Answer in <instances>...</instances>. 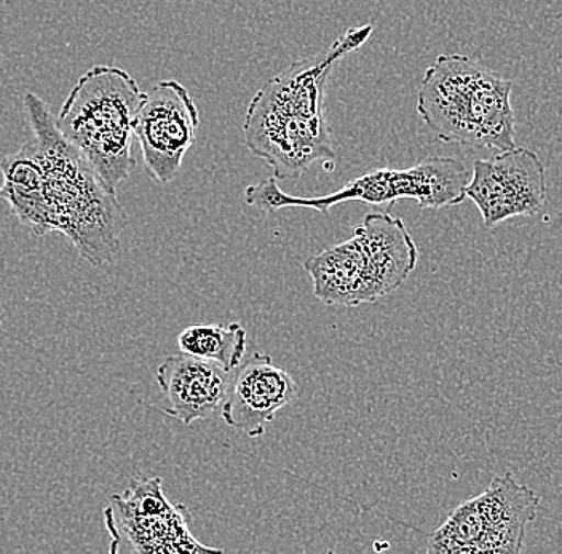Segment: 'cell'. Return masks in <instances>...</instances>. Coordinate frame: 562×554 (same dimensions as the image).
Listing matches in <instances>:
<instances>
[{"label":"cell","mask_w":562,"mask_h":554,"mask_svg":"<svg viewBox=\"0 0 562 554\" xmlns=\"http://www.w3.org/2000/svg\"><path fill=\"white\" fill-rule=\"evenodd\" d=\"M512 90V80L477 59L442 54L424 74L417 112L441 142L507 150L516 146Z\"/></svg>","instance_id":"obj_3"},{"label":"cell","mask_w":562,"mask_h":554,"mask_svg":"<svg viewBox=\"0 0 562 554\" xmlns=\"http://www.w3.org/2000/svg\"><path fill=\"white\" fill-rule=\"evenodd\" d=\"M539 497L507 472L495 476L481 496L460 504L428 539V553L515 554L537 518Z\"/></svg>","instance_id":"obj_7"},{"label":"cell","mask_w":562,"mask_h":554,"mask_svg":"<svg viewBox=\"0 0 562 554\" xmlns=\"http://www.w3.org/2000/svg\"><path fill=\"white\" fill-rule=\"evenodd\" d=\"M470 171L454 157H428L409 168H378L351 179L342 189L322 197H294L281 191L276 178L263 179L245 189L246 205L262 213L286 208H308L328 213L333 206L347 202L386 205L398 200H416L422 210H441L465 200L463 189Z\"/></svg>","instance_id":"obj_6"},{"label":"cell","mask_w":562,"mask_h":554,"mask_svg":"<svg viewBox=\"0 0 562 554\" xmlns=\"http://www.w3.org/2000/svg\"><path fill=\"white\" fill-rule=\"evenodd\" d=\"M105 524L112 536V553H117L123 543L128 545L126 550L136 553L221 552L193 539L189 532V513L182 505H176L171 513L161 517H126L109 507Z\"/></svg>","instance_id":"obj_12"},{"label":"cell","mask_w":562,"mask_h":554,"mask_svg":"<svg viewBox=\"0 0 562 554\" xmlns=\"http://www.w3.org/2000/svg\"><path fill=\"white\" fill-rule=\"evenodd\" d=\"M200 112L178 80H161L144 97L135 121V138L144 167L158 184H170L196 139Z\"/></svg>","instance_id":"obj_9"},{"label":"cell","mask_w":562,"mask_h":554,"mask_svg":"<svg viewBox=\"0 0 562 554\" xmlns=\"http://www.w3.org/2000/svg\"><path fill=\"white\" fill-rule=\"evenodd\" d=\"M24 109L33 138L16 152L0 156V197L38 237L65 234L91 264L112 262L126 226L117 194L66 142L44 100L26 93Z\"/></svg>","instance_id":"obj_1"},{"label":"cell","mask_w":562,"mask_h":554,"mask_svg":"<svg viewBox=\"0 0 562 554\" xmlns=\"http://www.w3.org/2000/svg\"><path fill=\"white\" fill-rule=\"evenodd\" d=\"M156 381L167 399L164 412L191 427L220 411L232 373L210 361L176 353L157 368Z\"/></svg>","instance_id":"obj_11"},{"label":"cell","mask_w":562,"mask_h":554,"mask_svg":"<svg viewBox=\"0 0 562 554\" xmlns=\"http://www.w3.org/2000/svg\"><path fill=\"white\" fill-rule=\"evenodd\" d=\"M417 261L419 250L402 217L368 213L350 240L311 256L304 269L319 303L358 307L395 293Z\"/></svg>","instance_id":"obj_5"},{"label":"cell","mask_w":562,"mask_h":554,"mask_svg":"<svg viewBox=\"0 0 562 554\" xmlns=\"http://www.w3.org/2000/svg\"><path fill=\"white\" fill-rule=\"evenodd\" d=\"M465 199L480 210L487 229L519 216H536L548 197L547 170L533 150L512 147L487 160H476L470 171Z\"/></svg>","instance_id":"obj_8"},{"label":"cell","mask_w":562,"mask_h":554,"mask_svg":"<svg viewBox=\"0 0 562 554\" xmlns=\"http://www.w3.org/2000/svg\"><path fill=\"white\" fill-rule=\"evenodd\" d=\"M246 329L240 323L231 325H192L178 336L181 353L217 364L234 373L246 353Z\"/></svg>","instance_id":"obj_13"},{"label":"cell","mask_w":562,"mask_h":554,"mask_svg":"<svg viewBox=\"0 0 562 554\" xmlns=\"http://www.w3.org/2000/svg\"><path fill=\"white\" fill-rule=\"evenodd\" d=\"M371 36V24L350 27L322 54L288 66L249 101L245 144L269 163L273 178L297 179L316 163L334 170L337 154L326 122V83L337 63L360 50Z\"/></svg>","instance_id":"obj_2"},{"label":"cell","mask_w":562,"mask_h":554,"mask_svg":"<svg viewBox=\"0 0 562 554\" xmlns=\"http://www.w3.org/2000/svg\"><path fill=\"white\" fill-rule=\"evenodd\" d=\"M144 97L132 74L98 65L79 77L55 118L66 142L114 194L135 168L132 146Z\"/></svg>","instance_id":"obj_4"},{"label":"cell","mask_w":562,"mask_h":554,"mask_svg":"<svg viewBox=\"0 0 562 554\" xmlns=\"http://www.w3.org/2000/svg\"><path fill=\"white\" fill-rule=\"evenodd\" d=\"M232 376L221 416L232 429L246 437L261 438L277 414L294 402L299 387L286 371L272 363V357L255 352Z\"/></svg>","instance_id":"obj_10"},{"label":"cell","mask_w":562,"mask_h":554,"mask_svg":"<svg viewBox=\"0 0 562 554\" xmlns=\"http://www.w3.org/2000/svg\"><path fill=\"white\" fill-rule=\"evenodd\" d=\"M112 510L126 517H161L171 513L176 505L165 497L161 479H132L123 496L112 497Z\"/></svg>","instance_id":"obj_14"}]
</instances>
